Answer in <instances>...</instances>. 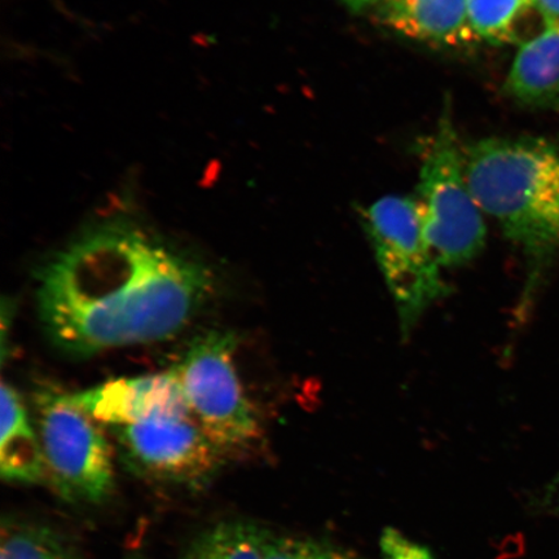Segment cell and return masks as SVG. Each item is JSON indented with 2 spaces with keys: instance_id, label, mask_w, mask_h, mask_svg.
<instances>
[{
  "instance_id": "obj_1",
  "label": "cell",
  "mask_w": 559,
  "mask_h": 559,
  "mask_svg": "<svg viewBox=\"0 0 559 559\" xmlns=\"http://www.w3.org/2000/svg\"><path fill=\"white\" fill-rule=\"evenodd\" d=\"M215 290L209 265L126 216L90 227L38 276V311L74 358L179 334Z\"/></svg>"
},
{
  "instance_id": "obj_2",
  "label": "cell",
  "mask_w": 559,
  "mask_h": 559,
  "mask_svg": "<svg viewBox=\"0 0 559 559\" xmlns=\"http://www.w3.org/2000/svg\"><path fill=\"white\" fill-rule=\"evenodd\" d=\"M467 185L527 265L523 306L559 253V150L540 139L487 138L464 151Z\"/></svg>"
},
{
  "instance_id": "obj_3",
  "label": "cell",
  "mask_w": 559,
  "mask_h": 559,
  "mask_svg": "<svg viewBox=\"0 0 559 559\" xmlns=\"http://www.w3.org/2000/svg\"><path fill=\"white\" fill-rule=\"evenodd\" d=\"M360 216L408 337L425 311L451 292L426 239L421 206L408 195H384Z\"/></svg>"
},
{
  "instance_id": "obj_4",
  "label": "cell",
  "mask_w": 559,
  "mask_h": 559,
  "mask_svg": "<svg viewBox=\"0 0 559 559\" xmlns=\"http://www.w3.org/2000/svg\"><path fill=\"white\" fill-rule=\"evenodd\" d=\"M47 479L62 499L100 504L114 491V450L99 421L53 384L34 394Z\"/></svg>"
},
{
  "instance_id": "obj_5",
  "label": "cell",
  "mask_w": 559,
  "mask_h": 559,
  "mask_svg": "<svg viewBox=\"0 0 559 559\" xmlns=\"http://www.w3.org/2000/svg\"><path fill=\"white\" fill-rule=\"evenodd\" d=\"M425 145L417 200L426 239L440 267H460L484 251L487 230L484 212L467 185L464 152L449 111Z\"/></svg>"
},
{
  "instance_id": "obj_6",
  "label": "cell",
  "mask_w": 559,
  "mask_h": 559,
  "mask_svg": "<svg viewBox=\"0 0 559 559\" xmlns=\"http://www.w3.org/2000/svg\"><path fill=\"white\" fill-rule=\"evenodd\" d=\"M237 340L229 332L195 338L175 367L191 416L227 456L260 442L261 425L235 366Z\"/></svg>"
},
{
  "instance_id": "obj_7",
  "label": "cell",
  "mask_w": 559,
  "mask_h": 559,
  "mask_svg": "<svg viewBox=\"0 0 559 559\" xmlns=\"http://www.w3.org/2000/svg\"><path fill=\"white\" fill-rule=\"evenodd\" d=\"M110 430L129 469L160 484L206 486L225 457L191 416L111 426Z\"/></svg>"
},
{
  "instance_id": "obj_8",
  "label": "cell",
  "mask_w": 559,
  "mask_h": 559,
  "mask_svg": "<svg viewBox=\"0 0 559 559\" xmlns=\"http://www.w3.org/2000/svg\"><path fill=\"white\" fill-rule=\"evenodd\" d=\"M73 397L96 421L109 428L152 419L191 416L175 369L165 373L105 382L73 394Z\"/></svg>"
},
{
  "instance_id": "obj_9",
  "label": "cell",
  "mask_w": 559,
  "mask_h": 559,
  "mask_svg": "<svg viewBox=\"0 0 559 559\" xmlns=\"http://www.w3.org/2000/svg\"><path fill=\"white\" fill-rule=\"evenodd\" d=\"M383 21L405 38L439 47L478 41L467 15V0H388Z\"/></svg>"
},
{
  "instance_id": "obj_10",
  "label": "cell",
  "mask_w": 559,
  "mask_h": 559,
  "mask_svg": "<svg viewBox=\"0 0 559 559\" xmlns=\"http://www.w3.org/2000/svg\"><path fill=\"white\" fill-rule=\"evenodd\" d=\"M504 90L524 107L559 108V23L544 24L539 34L521 44Z\"/></svg>"
},
{
  "instance_id": "obj_11",
  "label": "cell",
  "mask_w": 559,
  "mask_h": 559,
  "mask_svg": "<svg viewBox=\"0 0 559 559\" xmlns=\"http://www.w3.org/2000/svg\"><path fill=\"white\" fill-rule=\"evenodd\" d=\"M0 474L13 484L35 485L47 478L37 429L15 388L2 384Z\"/></svg>"
},
{
  "instance_id": "obj_12",
  "label": "cell",
  "mask_w": 559,
  "mask_h": 559,
  "mask_svg": "<svg viewBox=\"0 0 559 559\" xmlns=\"http://www.w3.org/2000/svg\"><path fill=\"white\" fill-rule=\"evenodd\" d=\"M270 535L251 522H221L202 533L180 559H265Z\"/></svg>"
},
{
  "instance_id": "obj_13",
  "label": "cell",
  "mask_w": 559,
  "mask_h": 559,
  "mask_svg": "<svg viewBox=\"0 0 559 559\" xmlns=\"http://www.w3.org/2000/svg\"><path fill=\"white\" fill-rule=\"evenodd\" d=\"M536 11L534 0H467L475 37L495 46L520 40L523 21Z\"/></svg>"
},
{
  "instance_id": "obj_14",
  "label": "cell",
  "mask_w": 559,
  "mask_h": 559,
  "mask_svg": "<svg viewBox=\"0 0 559 559\" xmlns=\"http://www.w3.org/2000/svg\"><path fill=\"white\" fill-rule=\"evenodd\" d=\"M0 559H79L51 528L17 524L3 528Z\"/></svg>"
},
{
  "instance_id": "obj_15",
  "label": "cell",
  "mask_w": 559,
  "mask_h": 559,
  "mask_svg": "<svg viewBox=\"0 0 559 559\" xmlns=\"http://www.w3.org/2000/svg\"><path fill=\"white\" fill-rule=\"evenodd\" d=\"M265 559H361L353 551L311 537L270 535Z\"/></svg>"
},
{
  "instance_id": "obj_16",
  "label": "cell",
  "mask_w": 559,
  "mask_h": 559,
  "mask_svg": "<svg viewBox=\"0 0 559 559\" xmlns=\"http://www.w3.org/2000/svg\"><path fill=\"white\" fill-rule=\"evenodd\" d=\"M381 554V559H435L428 549L407 539L393 528H388L383 533Z\"/></svg>"
},
{
  "instance_id": "obj_17",
  "label": "cell",
  "mask_w": 559,
  "mask_h": 559,
  "mask_svg": "<svg viewBox=\"0 0 559 559\" xmlns=\"http://www.w3.org/2000/svg\"><path fill=\"white\" fill-rule=\"evenodd\" d=\"M531 508L539 514L559 516V472L534 496Z\"/></svg>"
},
{
  "instance_id": "obj_18",
  "label": "cell",
  "mask_w": 559,
  "mask_h": 559,
  "mask_svg": "<svg viewBox=\"0 0 559 559\" xmlns=\"http://www.w3.org/2000/svg\"><path fill=\"white\" fill-rule=\"evenodd\" d=\"M534 4L544 24L559 23V0H534Z\"/></svg>"
},
{
  "instance_id": "obj_19",
  "label": "cell",
  "mask_w": 559,
  "mask_h": 559,
  "mask_svg": "<svg viewBox=\"0 0 559 559\" xmlns=\"http://www.w3.org/2000/svg\"><path fill=\"white\" fill-rule=\"evenodd\" d=\"M345 4L349 7V9L354 11H360L367 9V7L372 5L377 2V0H342Z\"/></svg>"
}]
</instances>
